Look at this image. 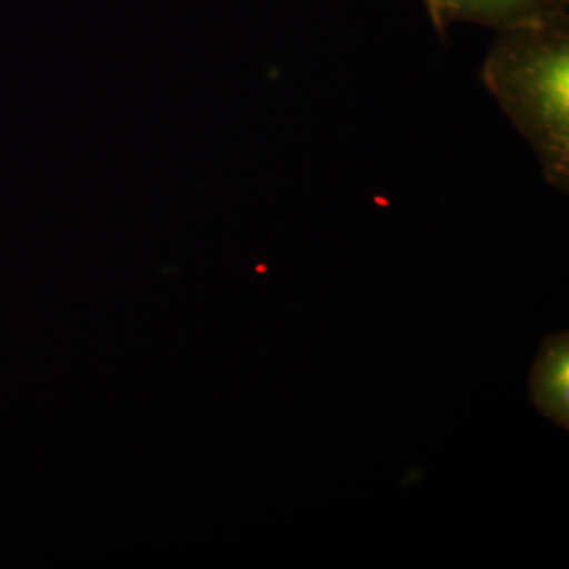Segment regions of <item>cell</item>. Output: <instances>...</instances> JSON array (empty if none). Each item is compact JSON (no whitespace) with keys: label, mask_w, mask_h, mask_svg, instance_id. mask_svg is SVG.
I'll list each match as a JSON object with an SVG mask.
<instances>
[{"label":"cell","mask_w":569,"mask_h":569,"mask_svg":"<svg viewBox=\"0 0 569 569\" xmlns=\"http://www.w3.org/2000/svg\"><path fill=\"white\" fill-rule=\"evenodd\" d=\"M531 399L539 413L568 430L569 425V337L549 336L530 377Z\"/></svg>","instance_id":"3957f363"},{"label":"cell","mask_w":569,"mask_h":569,"mask_svg":"<svg viewBox=\"0 0 569 569\" xmlns=\"http://www.w3.org/2000/svg\"><path fill=\"white\" fill-rule=\"evenodd\" d=\"M482 81L530 142L546 181L569 189V20L498 32Z\"/></svg>","instance_id":"6da1fadb"},{"label":"cell","mask_w":569,"mask_h":569,"mask_svg":"<svg viewBox=\"0 0 569 569\" xmlns=\"http://www.w3.org/2000/svg\"><path fill=\"white\" fill-rule=\"evenodd\" d=\"M430 21L445 36L455 22L509 31L568 21L569 0H422Z\"/></svg>","instance_id":"7a4b0ae2"}]
</instances>
